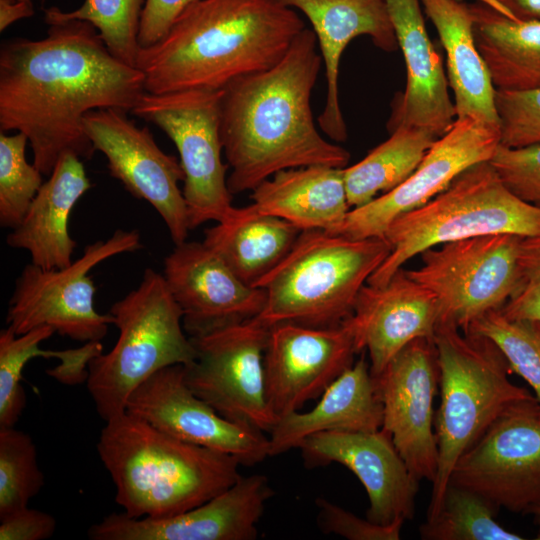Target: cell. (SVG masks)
<instances>
[{
    "label": "cell",
    "instance_id": "1",
    "mask_svg": "<svg viewBox=\"0 0 540 540\" xmlns=\"http://www.w3.org/2000/svg\"><path fill=\"white\" fill-rule=\"evenodd\" d=\"M48 26L43 39L14 38L0 49V129L27 136L33 164L45 176L66 153L93 157L87 113L131 112L146 92L142 71L116 58L92 24Z\"/></svg>",
    "mask_w": 540,
    "mask_h": 540
},
{
    "label": "cell",
    "instance_id": "2",
    "mask_svg": "<svg viewBox=\"0 0 540 540\" xmlns=\"http://www.w3.org/2000/svg\"><path fill=\"white\" fill-rule=\"evenodd\" d=\"M312 29L305 28L273 67L234 79L222 90L220 138L231 194L255 189L297 167L344 168L350 153L318 131L311 94L322 64Z\"/></svg>",
    "mask_w": 540,
    "mask_h": 540
},
{
    "label": "cell",
    "instance_id": "3",
    "mask_svg": "<svg viewBox=\"0 0 540 540\" xmlns=\"http://www.w3.org/2000/svg\"><path fill=\"white\" fill-rule=\"evenodd\" d=\"M305 28L280 0H197L162 40L140 49L136 67L147 93L221 90L273 67Z\"/></svg>",
    "mask_w": 540,
    "mask_h": 540
},
{
    "label": "cell",
    "instance_id": "4",
    "mask_svg": "<svg viewBox=\"0 0 540 540\" xmlns=\"http://www.w3.org/2000/svg\"><path fill=\"white\" fill-rule=\"evenodd\" d=\"M105 422L96 449L129 517L186 512L241 477L234 456L182 441L127 411Z\"/></svg>",
    "mask_w": 540,
    "mask_h": 540
},
{
    "label": "cell",
    "instance_id": "5",
    "mask_svg": "<svg viewBox=\"0 0 540 540\" xmlns=\"http://www.w3.org/2000/svg\"><path fill=\"white\" fill-rule=\"evenodd\" d=\"M390 252L384 238L304 230L287 256L255 285L266 293L256 317L269 328L280 323L339 325L352 315L359 291Z\"/></svg>",
    "mask_w": 540,
    "mask_h": 540
},
{
    "label": "cell",
    "instance_id": "6",
    "mask_svg": "<svg viewBox=\"0 0 540 540\" xmlns=\"http://www.w3.org/2000/svg\"><path fill=\"white\" fill-rule=\"evenodd\" d=\"M433 340L441 402L434 418L438 468L427 520L439 512L459 458L508 406L533 397L509 380L510 366L489 338L439 323Z\"/></svg>",
    "mask_w": 540,
    "mask_h": 540
},
{
    "label": "cell",
    "instance_id": "7",
    "mask_svg": "<svg viewBox=\"0 0 540 540\" xmlns=\"http://www.w3.org/2000/svg\"><path fill=\"white\" fill-rule=\"evenodd\" d=\"M491 234L540 235V207L510 191L487 161L466 169L444 191L389 225L384 238L391 252L367 284L384 286L428 248Z\"/></svg>",
    "mask_w": 540,
    "mask_h": 540
},
{
    "label": "cell",
    "instance_id": "8",
    "mask_svg": "<svg viewBox=\"0 0 540 540\" xmlns=\"http://www.w3.org/2000/svg\"><path fill=\"white\" fill-rule=\"evenodd\" d=\"M109 313L118 339L108 353L90 361L86 381L104 421L125 412L131 394L154 373L171 365H188L196 356L180 307L163 274L151 268L145 269L135 289L114 302Z\"/></svg>",
    "mask_w": 540,
    "mask_h": 540
},
{
    "label": "cell",
    "instance_id": "9",
    "mask_svg": "<svg viewBox=\"0 0 540 540\" xmlns=\"http://www.w3.org/2000/svg\"><path fill=\"white\" fill-rule=\"evenodd\" d=\"M222 94V89L145 92L131 111L158 126L178 150L185 175L182 192L190 230L207 221L221 222L236 208L227 185L229 166L221 158Z\"/></svg>",
    "mask_w": 540,
    "mask_h": 540
},
{
    "label": "cell",
    "instance_id": "10",
    "mask_svg": "<svg viewBox=\"0 0 540 540\" xmlns=\"http://www.w3.org/2000/svg\"><path fill=\"white\" fill-rule=\"evenodd\" d=\"M142 247L137 230L117 229L106 240L85 247L83 254L62 269L27 264L16 279L6 323L17 335L50 326L78 342L101 341L113 325L110 313L94 306L96 287L89 271L115 255Z\"/></svg>",
    "mask_w": 540,
    "mask_h": 540
},
{
    "label": "cell",
    "instance_id": "11",
    "mask_svg": "<svg viewBox=\"0 0 540 540\" xmlns=\"http://www.w3.org/2000/svg\"><path fill=\"white\" fill-rule=\"evenodd\" d=\"M521 236L491 234L446 242L423 251L422 264L406 273L435 297L439 323L462 332L513 294Z\"/></svg>",
    "mask_w": 540,
    "mask_h": 540
},
{
    "label": "cell",
    "instance_id": "12",
    "mask_svg": "<svg viewBox=\"0 0 540 540\" xmlns=\"http://www.w3.org/2000/svg\"><path fill=\"white\" fill-rule=\"evenodd\" d=\"M270 328L257 317L190 337L195 359L184 378L223 417L262 432L277 421L268 403L264 356Z\"/></svg>",
    "mask_w": 540,
    "mask_h": 540
},
{
    "label": "cell",
    "instance_id": "13",
    "mask_svg": "<svg viewBox=\"0 0 540 540\" xmlns=\"http://www.w3.org/2000/svg\"><path fill=\"white\" fill-rule=\"evenodd\" d=\"M499 508L540 513V403L536 397L508 406L459 458L450 481Z\"/></svg>",
    "mask_w": 540,
    "mask_h": 540
},
{
    "label": "cell",
    "instance_id": "14",
    "mask_svg": "<svg viewBox=\"0 0 540 540\" xmlns=\"http://www.w3.org/2000/svg\"><path fill=\"white\" fill-rule=\"evenodd\" d=\"M84 130L95 151L107 159L110 175L135 198L147 201L160 215L174 244L187 240V207L179 182L185 175L180 161L166 154L147 127H137L126 111H90Z\"/></svg>",
    "mask_w": 540,
    "mask_h": 540
},
{
    "label": "cell",
    "instance_id": "15",
    "mask_svg": "<svg viewBox=\"0 0 540 540\" xmlns=\"http://www.w3.org/2000/svg\"><path fill=\"white\" fill-rule=\"evenodd\" d=\"M499 145L498 125L473 117L457 118L402 184L349 210L333 235L352 239L384 238L398 216L430 201L471 166L490 161Z\"/></svg>",
    "mask_w": 540,
    "mask_h": 540
},
{
    "label": "cell",
    "instance_id": "16",
    "mask_svg": "<svg viewBox=\"0 0 540 540\" xmlns=\"http://www.w3.org/2000/svg\"><path fill=\"white\" fill-rule=\"evenodd\" d=\"M359 352L350 316L332 327L272 326L264 371L268 403L277 420L319 398Z\"/></svg>",
    "mask_w": 540,
    "mask_h": 540
},
{
    "label": "cell",
    "instance_id": "17",
    "mask_svg": "<svg viewBox=\"0 0 540 540\" xmlns=\"http://www.w3.org/2000/svg\"><path fill=\"white\" fill-rule=\"evenodd\" d=\"M383 407L384 429L418 480H435L438 446L433 401L439 372L434 340L417 338L372 376Z\"/></svg>",
    "mask_w": 540,
    "mask_h": 540
},
{
    "label": "cell",
    "instance_id": "18",
    "mask_svg": "<svg viewBox=\"0 0 540 540\" xmlns=\"http://www.w3.org/2000/svg\"><path fill=\"white\" fill-rule=\"evenodd\" d=\"M126 411L182 441L232 455L241 465L270 457L264 432L223 417L195 395L181 364L167 366L139 385Z\"/></svg>",
    "mask_w": 540,
    "mask_h": 540
},
{
    "label": "cell",
    "instance_id": "19",
    "mask_svg": "<svg viewBox=\"0 0 540 540\" xmlns=\"http://www.w3.org/2000/svg\"><path fill=\"white\" fill-rule=\"evenodd\" d=\"M273 495L266 476H241L232 486L186 512L167 518L111 513L88 529L91 540H253Z\"/></svg>",
    "mask_w": 540,
    "mask_h": 540
},
{
    "label": "cell",
    "instance_id": "20",
    "mask_svg": "<svg viewBox=\"0 0 540 540\" xmlns=\"http://www.w3.org/2000/svg\"><path fill=\"white\" fill-rule=\"evenodd\" d=\"M298 448L308 468L335 462L352 471L367 492V518L372 522L390 525L412 519L419 481L384 429L319 432Z\"/></svg>",
    "mask_w": 540,
    "mask_h": 540
},
{
    "label": "cell",
    "instance_id": "21",
    "mask_svg": "<svg viewBox=\"0 0 540 540\" xmlns=\"http://www.w3.org/2000/svg\"><path fill=\"white\" fill-rule=\"evenodd\" d=\"M163 276L189 337L256 317L266 302L264 289L241 281L203 242L176 244L164 259Z\"/></svg>",
    "mask_w": 540,
    "mask_h": 540
},
{
    "label": "cell",
    "instance_id": "22",
    "mask_svg": "<svg viewBox=\"0 0 540 540\" xmlns=\"http://www.w3.org/2000/svg\"><path fill=\"white\" fill-rule=\"evenodd\" d=\"M398 47L406 66V85L392 102L391 133L417 127L440 138L457 119L440 54L431 42L419 0H386Z\"/></svg>",
    "mask_w": 540,
    "mask_h": 540
},
{
    "label": "cell",
    "instance_id": "23",
    "mask_svg": "<svg viewBox=\"0 0 540 540\" xmlns=\"http://www.w3.org/2000/svg\"><path fill=\"white\" fill-rule=\"evenodd\" d=\"M359 348L367 350L372 376L417 338H434L439 319L433 294L399 269L384 286L365 284L350 316Z\"/></svg>",
    "mask_w": 540,
    "mask_h": 540
},
{
    "label": "cell",
    "instance_id": "24",
    "mask_svg": "<svg viewBox=\"0 0 540 540\" xmlns=\"http://www.w3.org/2000/svg\"><path fill=\"white\" fill-rule=\"evenodd\" d=\"M302 12L311 23L325 65L326 98L317 122L331 140L348 137L339 103L338 76L342 54L356 37L369 36L385 52L398 47L386 0H280Z\"/></svg>",
    "mask_w": 540,
    "mask_h": 540
},
{
    "label": "cell",
    "instance_id": "25",
    "mask_svg": "<svg viewBox=\"0 0 540 540\" xmlns=\"http://www.w3.org/2000/svg\"><path fill=\"white\" fill-rule=\"evenodd\" d=\"M82 161L73 153L64 154L21 223L6 237L8 246L28 251L31 263L43 269H62L73 262L77 243L69 234V217L93 186Z\"/></svg>",
    "mask_w": 540,
    "mask_h": 540
},
{
    "label": "cell",
    "instance_id": "26",
    "mask_svg": "<svg viewBox=\"0 0 540 540\" xmlns=\"http://www.w3.org/2000/svg\"><path fill=\"white\" fill-rule=\"evenodd\" d=\"M383 407L364 354L346 369L307 412L278 418L269 438L270 456L298 448L308 436L325 431L374 432L382 428Z\"/></svg>",
    "mask_w": 540,
    "mask_h": 540
},
{
    "label": "cell",
    "instance_id": "27",
    "mask_svg": "<svg viewBox=\"0 0 540 540\" xmlns=\"http://www.w3.org/2000/svg\"><path fill=\"white\" fill-rule=\"evenodd\" d=\"M252 191L249 207L254 212L279 217L302 231L334 234L350 208L343 168L311 165L281 170Z\"/></svg>",
    "mask_w": 540,
    "mask_h": 540
},
{
    "label": "cell",
    "instance_id": "28",
    "mask_svg": "<svg viewBox=\"0 0 540 540\" xmlns=\"http://www.w3.org/2000/svg\"><path fill=\"white\" fill-rule=\"evenodd\" d=\"M447 56V77L457 118L498 125L496 88L479 52L470 5L462 0H419ZM500 127V126H499Z\"/></svg>",
    "mask_w": 540,
    "mask_h": 540
},
{
    "label": "cell",
    "instance_id": "29",
    "mask_svg": "<svg viewBox=\"0 0 540 540\" xmlns=\"http://www.w3.org/2000/svg\"><path fill=\"white\" fill-rule=\"evenodd\" d=\"M469 5L476 44L495 88H540V21L517 18L495 0Z\"/></svg>",
    "mask_w": 540,
    "mask_h": 540
},
{
    "label": "cell",
    "instance_id": "30",
    "mask_svg": "<svg viewBox=\"0 0 540 540\" xmlns=\"http://www.w3.org/2000/svg\"><path fill=\"white\" fill-rule=\"evenodd\" d=\"M302 230L249 205L205 229L203 243L245 284L255 287L290 252Z\"/></svg>",
    "mask_w": 540,
    "mask_h": 540
},
{
    "label": "cell",
    "instance_id": "31",
    "mask_svg": "<svg viewBox=\"0 0 540 540\" xmlns=\"http://www.w3.org/2000/svg\"><path fill=\"white\" fill-rule=\"evenodd\" d=\"M437 139L423 128L399 127L362 160L344 167L343 178L350 207L362 206L378 193H387L402 184Z\"/></svg>",
    "mask_w": 540,
    "mask_h": 540
},
{
    "label": "cell",
    "instance_id": "32",
    "mask_svg": "<svg viewBox=\"0 0 540 540\" xmlns=\"http://www.w3.org/2000/svg\"><path fill=\"white\" fill-rule=\"evenodd\" d=\"M55 332L50 326L34 328L17 335L10 327L0 332V427H14L26 406V395L21 385L25 365L33 358H57L56 366L62 373L80 371L90 358V349L82 345L75 349L43 350L40 344Z\"/></svg>",
    "mask_w": 540,
    "mask_h": 540
},
{
    "label": "cell",
    "instance_id": "33",
    "mask_svg": "<svg viewBox=\"0 0 540 540\" xmlns=\"http://www.w3.org/2000/svg\"><path fill=\"white\" fill-rule=\"evenodd\" d=\"M481 494L449 482L439 512L420 526L425 540H521V535L499 525V511Z\"/></svg>",
    "mask_w": 540,
    "mask_h": 540
},
{
    "label": "cell",
    "instance_id": "34",
    "mask_svg": "<svg viewBox=\"0 0 540 540\" xmlns=\"http://www.w3.org/2000/svg\"><path fill=\"white\" fill-rule=\"evenodd\" d=\"M145 0H84L73 11L57 7L44 10L47 25L68 20L92 24L108 50L122 62L136 67L140 46L138 31ZM137 68V67H136Z\"/></svg>",
    "mask_w": 540,
    "mask_h": 540
},
{
    "label": "cell",
    "instance_id": "35",
    "mask_svg": "<svg viewBox=\"0 0 540 540\" xmlns=\"http://www.w3.org/2000/svg\"><path fill=\"white\" fill-rule=\"evenodd\" d=\"M45 484L31 436L0 427V517L29 506Z\"/></svg>",
    "mask_w": 540,
    "mask_h": 540
},
{
    "label": "cell",
    "instance_id": "36",
    "mask_svg": "<svg viewBox=\"0 0 540 540\" xmlns=\"http://www.w3.org/2000/svg\"><path fill=\"white\" fill-rule=\"evenodd\" d=\"M465 333L489 338L502 352L511 371L533 388L540 403V322L509 319L500 310H494L474 321Z\"/></svg>",
    "mask_w": 540,
    "mask_h": 540
},
{
    "label": "cell",
    "instance_id": "37",
    "mask_svg": "<svg viewBox=\"0 0 540 540\" xmlns=\"http://www.w3.org/2000/svg\"><path fill=\"white\" fill-rule=\"evenodd\" d=\"M28 138L22 132L0 133V225L16 228L43 182L41 171L26 160Z\"/></svg>",
    "mask_w": 540,
    "mask_h": 540
},
{
    "label": "cell",
    "instance_id": "38",
    "mask_svg": "<svg viewBox=\"0 0 540 540\" xmlns=\"http://www.w3.org/2000/svg\"><path fill=\"white\" fill-rule=\"evenodd\" d=\"M500 144L510 148L540 143V88L525 91L496 89Z\"/></svg>",
    "mask_w": 540,
    "mask_h": 540
},
{
    "label": "cell",
    "instance_id": "39",
    "mask_svg": "<svg viewBox=\"0 0 540 540\" xmlns=\"http://www.w3.org/2000/svg\"><path fill=\"white\" fill-rule=\"evenodd\" d=\"M517 273L516 288L500 312L509 319L540 322V235L521 238Z\"/></svg>",
    "mask_w": 540,
    "mask_h": 540
},
{
    "label": "cell",
    "instance_id": "40",
    "mask_svg": "<svg viewBox=\"0 0 540 540\" xmlns=\"http://www.w3.org/2000/svg\"><path fill=\"white\" fill-rule=\"evenodd\" d=\"M489 162L510 191L540 207V143L517 148L500 144Z\"/></svg>",
    "mask_w": 540,
    "mask_h": 540
},
{
    "label": "cell",
    "instance_id": "41",
    "mask_svg": "<svg viewBox=\"0 0 540 540\" xmlns=\"http://www.w3.org/2000/svg\"><path fill=\"white\" fill-rule=\"evenodd\" d=\"M317 523L323 533L335 534L349 540H398L403 522L381 525L368 518L363 519L352 512L328 501L317 498Z\"/></svg>",
    "mask_w": 540,
    "mask_h": 540
},
{
    "label": "cell",
    "instance_id": "42",
    "mask_svg": "<svg viewBox=\"0 0 540 540\" xmlns=\"http://www.w3.org/2000/svg\"><path fill=\"white\" fill-rule=\"evenodd\" d=\"M195 1L197 0H145L138 31L140 49L162 40L180 14Z\"/></svg>",
    "mask_w": 540,
    "mask_h": 540
},
{
    "label": "cell",
    "instance_id": "43",
    "mask_svg": "<svg viewBox=\"0 0 540 540\" xmlns=\"http://www.w3.org/2000/svg\"><path fill=\"white\" fill-rule=\"evenodd\" d=\"M56 526L51 514L28 506L0 517V540H45Z\"/></svg>",
    "mask_w": 540,
    "mask_h": 540
},
{
    "label": "cell",
    "instance_id": "44",
    "mask_svg": "<svg viewBox=\"0 0 540 540\" xmlns=\"http://www.w3.org/2000/svg\"><path fill=\"white\" fill-rule=\"evenodd\" d=\"M32 0H0V31L3 32L11 24L33 16Z\"/></svg>",
    "mask_w": 540,
    "mask_h": 540
},
{
    "label": "cell",
    "instance_id": "45",
    "mask_svg": "<svg viewBox=\"0 0 540 540\" xmlns=\"http://www.w3.org/2000/svg\"><path fill=\"white\" fill-rule=\"evenodd\" d=\"M501 7L520 19L540 21V0H495Z\"/></svg>",
    "mask_w": 540,
    "mask_h": 540
},
{
    "label": "cell",
    "instance_id": "46",
    "mask_svg": "<svg viewBox=\"0 0 540 540\" xmlns=\"http://www.w3.org/2000/svg\"><path fill=\"white\" fill-rule=\"evenodd\" d=\"M533 517H534L535 523L538 525V533H537L536 539L540 540V513Z\"/></svg>",
    "mask_w": 540,
    "mask_h": 540
},
{
    "label": "cell",
    "instance_id": "47",
    "mask_svg": "<svg viewBox=\"0 0 540 540\" xmlns=\"http://www.w3.org/2000/svg\"><path fill=\"white\" fill-rule=\"evenodd\" d=\"M10 1H16V0H10Z\"/></svg>",
    "mask_w": 540,
    "mask_h": 540
}]
</instances>
